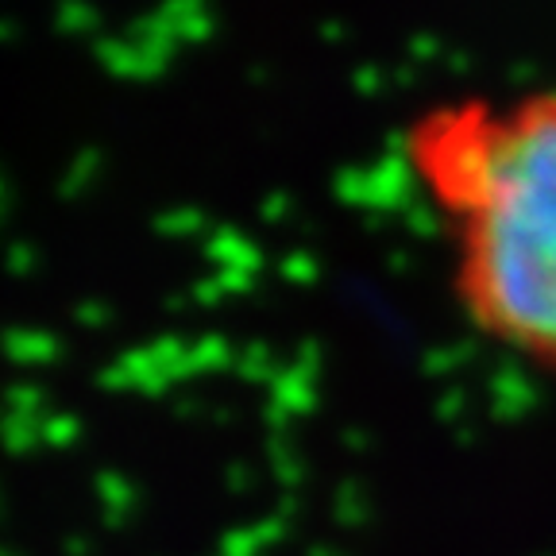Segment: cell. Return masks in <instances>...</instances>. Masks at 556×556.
Listing matches in <instances>:
<instances>
[{"label":"cell","instance_id":"1","mask_svg":"<svg viewBox=\"0 0 556 556\" xmlns=\"http://www.w3.org/2000/svg\"><path fill=\"white\" fill-rule=\"evenodd\" d=\"M402 155L448 228L464 317L556 371V89L429 104Z\"/></svg>","mask_w":556,"mask_h":556},{"label":"cell","instance_id":"5","mask_svg":"<svg viewBox=\"0 0 556 556\" xmlns=\"http://www.w3.org/2000/svg\"><path fill=\"white\" fill-rule=\"evenodd\" d=\"M124 35H128V39H136V43L151 47V51L166 54V59H174V54H178V47H182V39H178V27H174L159 9L136 12V16L124 24Z\"/></svg>","mask_w":556,"mask_h":556},{"label":"cell","instance_id":"3","mask_svg":"<svg viewBox=\"0 0 556 556\" xmlns=\"http://www.w3.org/2000/svg\"><path fill=\"white\" fill-rule=\"evenodd\" d=\"M0 348L12 364L24 367H39V364H54L62 356V340L47 329H9L0 332Z\"/></svg>","mask_w":556,"mask_h":556},{"label":"cell","instance_id":"14","mask_svg":"<svg viewBox=\"0 0 556 556\" xmlns=\"http://www.w3.org/2000/svg\"><path fill=\"white\" fill-rule=\"evenodd\" d=\"M159 12H163V16L170 20L174 27H178L182 20L198 16V12H205V0H163V4H159Z\"/></svg>","mask_w":556,"mask_h":556},{"label":"cell","instance_id":"2","mask_svg":"<svg viewBox=\"0 0 556 556\" xmlns=\"http://www.w3.org/2000/svg\"><path fill=\"white\" fill-rule=\"evenodd\" d=\"M93 62L104 74H113V78H121V81H155L170 70L174 59L136 43V39H128L124 31H101L93 39Z\"/></svg>","mask_w":556,"mask_h":556},{"label":"cell","instance_id":"9","mask_svg":"<svg viewBox=\"0 0 556 556\" xmlns=\"http://www.w3.org/2000/svg\"><path fill=\"white\" fill-rule=\"evenodd\" d=\"M201 225H205V217H201L198 208H166V213L151 217V228H155L159 236H190V232H198Z\"/></svg>","mask_w":556,"mask_h":556},{"label":"cell","instance_id":"19","mask_svg":"<svg viewBox=\"0 0 556 556\" xmlns=\"http://www.w3.org/2000/svg\"><path fill=\"white\" fill-rule=\"evenodd\" d=\"M166 305H170V313H178V309H182V305H186V298H178V294H174V298H170V302H166Z\"/></svg>","mask_w":556,"mask_h":556},{"label":"cell","instance_id":"16","mask_svg":"<svg viewBox=\"0 0 556 556\" xmlns=\"http://www.w3.org/2000/svg\"><path fill=\"white\" fill-rule=\"evenodd\" d=\"M193 298H198V302H205V305H213L220 298V282H217V278H205V282H198V287H193Z\"/></svg>","mask_w":556,"mask_h":556},{"label":"cell","instance_id":"8","mask_svg":"<svg viewBox=\"0 0 556 556\" xmlns=\"http://www.w3.org/2000/svg\"><path fill=\"white\" fill-rule=\"evenodd\" d=\"M43 441V426H35L31 417L24 414H9L4 421H0V444L9 452H16V456H24V452H31L35 444Z\"/></svg>","mask_w":556,"mask_h":556},{"label":"cell","instance_id":"6","mask_svg":"<svg viewBox=\"0 0 556 556\" xmlns=\"http://www.w3.org/2000/svg\"><path fill=\"white\" fill-rule=\"evenodd\" d=\"M51 24L59 35H89V39H97L101 35V12H97L93 0H59L51 12Z\"/></svg>","mask_w":556,"mask_h":556},{"label":"cell","instance_id":"21","mask_svg":"<svg viewBox=\"0 0 556 556\" xmlns=\"http://www.w3.org/2000/svg\"><path fill=\"white\" fill-rule=\"evenodd\" d=\"M4 205H9V201H0V220H4Z\"/></svg>","mask_w":556,"mask_h":556},{"label":"cell","instance_id":"4","mask_svg":"<svg viewBox=\"0 0 556 556\" xmlns=\"http://www.w3.org/2000/svg\"><path fill=\"white\" fill-rule=\"evenodd\" d=\"M101 174H104V151L101 148H78L74 151V159L66 163V170L59 174V198L62 201H74L81 198V193H89L97 182H101Z\"/></svg>","mask_w":556,"mask_h":556},{"label":"cell","instance_id":"20","mask_svg":"<svg viewBox=\"0 0 556 556\" xmlns=\"http://www.w3.org/2000/svg\"><path fill=\"white\" fill-rule=\"evenodd\" d=\"M0 201H9V186H4V170H0Z\"/></svg>","mask_w":556,"mask_h":556},{"label":"cell","instance_id":"12","mask_svg":"<svg viewBox=\"0 0 556 556\" xmlns=\"http://www.w3.org/2000/svg\"><path fill=\"white\" fill-rule=\"evenodd\" d=\"M4 402L12 406V414L31 417V414H39V406L47 402V394H43V387H35V382H12L9 391H4Z\"/></svg>","mask_w":556,"mask_h":556},{"label":"cell","instance_id":"13","mask_svg":"<svg viewBox=\"0 0 556 556\" xmlns=\"http://www.w3.org/2000/svg\"><path fill=\"white\" fill-rule=\"evenodd\" d=\"M116 309L109 302H97V298H89V302H78V309H74V321L86 325V329H104V325L113 321Z\"/></svg>","mask_w":556,"mask_h":556},{"label":"cell","instance_id":"7","mask_svg":"<svg viewBox=\"0 0 556 556\" xmlns=\"http://www.w3.org/2000/svg\"><path fill=\"white\" fill-rule=\"evenodd\" d=\"M97 491H101L104 506H109V510H104V521L116 530V526L124 521V514L131 510V503H136V491H131V483L121 476V471H101V476H97Z\"/></svg>","mask_w":556,"mask_h":556},{"label":"cell","instance_id":"22","mask_svg":"<svg viewBox=\"0 0 556 556\" xmlns=\"http://www.w3.org/2000/svg\"><path fill=\"white\" fill-rule=\"evenodd\" d=\"M0 556H16V553H9V548H0Z\"/></svg>","mask_w":556,"mask_h":556},{"label":"cell","instance_id":"15","mask_svg":"<svg viewBox=\"0 0 556 556\" xmlns=\"http://www.w3.org/2000/svg\"><path fill=\"white\" fill-rule=\"evenodd\" d=\"M213 35V20H208V12H198V16L182 20L178 24V39L182 43H201V39H208Z\"/></svg>","mask_w":556,"mask_h":556},{"label":"cell","instance_id":"11","mask_svg":"<svg viewBox=\"0 0 556 556\" xmlns=\"http://www.w3.org/2000/svg\"><path fill=\"white\" fill-rule=\"evenodd\" d=\"M4 270H9L12 278H27L39 270V248L27 240H16L4 248Z\"/></svg>","mask_w":556,"mask_h":556},{"label":"cell","instance_id":"18","mask_svg":"<svg viewBox=\"0 0 556 556\" xmlns=\"http://www.w3.org/2000/svg\"><path fill=\"white\" fill-rule=\"evenodd\" d=\"M66 553H70V556H86V553H89V541H81V538L66 541Z\"/></svg>","mask_w":556,"mask_h":556},{"label":"cell","instance_id":"10","mask_svg":"<svg viewBox=\"0 0 556 556\" xmlns=\"http://www.w3.org/2000/svg\"><path fill=\"white\" fill-rule=\"evenodd\" d=\"M81 437V421L74 414H54L43 421V444L51 448H70Z\"/></svg>","mask_w":556,"mask_h":556},{"label":"cell","instance_id":"17","mask_svg":"<svg viewBox=\"0 0 556 556\" xmlns=\"http://www.w3.org/2000/svg\"><path fill=\"white\" fill-rule=\"evenodd\" d=\"M20 35H24V27H20V20L0 16V43H16Z\"/></svg>","mask_w":556,"mask_h":556}]
</instances>
